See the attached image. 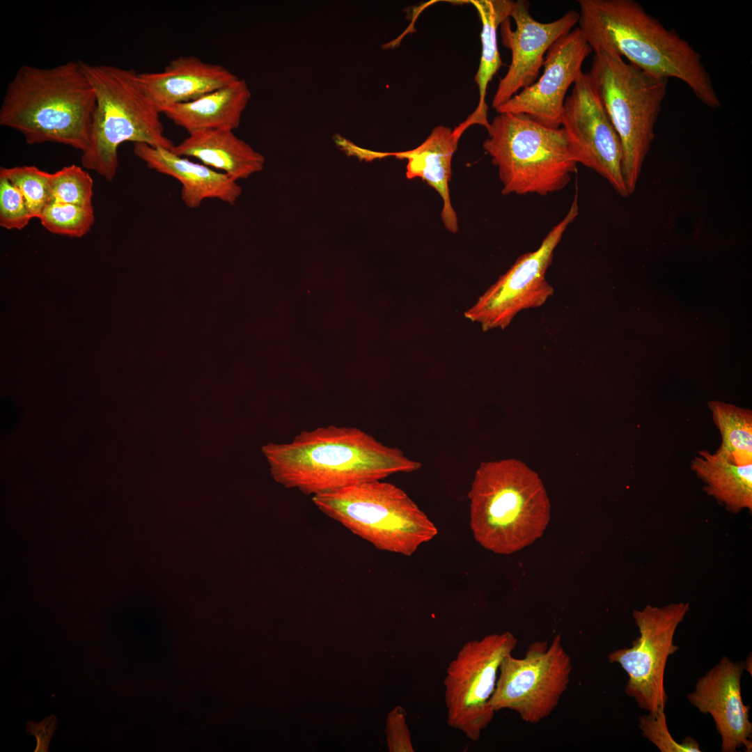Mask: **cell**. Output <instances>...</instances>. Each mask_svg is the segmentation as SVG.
I'll return each mask as SVG.
<instances>
[{
  "instance_id": "obj_1",
  "label": "cell",
  "mask_w": 752,
  "mask_h": 752,
  "mask_svg": "<svg viewBox=\"0 0 752 752\" xmlns=\"http://www.w3.org/2000/svg\"><path fill=\"white\" fill-rule=\"evenodd\" d=\"M261 451L277 483L312 496L421 467L400 449L352 427L304 430L288 443H269Z\"/></svg>"
},
{
  "instance_id": "obj_2",
  "label": "cell",
  "mask_w": 752,
  "mask_h": 752,
  "mask_svg": "<svg viewBox=\"0 0 752 752\" xmlns=\"http://www.w3.org/2000/svg\"><path fill=\"white\" fill-rule=\"evenodd\" d=\"M578 26L593 52L605 50L654 76L683 81L707 107L721 103L702 57L634 0H579Z\"/></svg>"
},
{
  "instance_id": "obj_3",
  "label": "cell",
  "mask_w": 752,
  "mask_h": 752,
  "mask_svg": "<svg viewBox=\"0 0 752 752\" xmlns=\"http://www.w3.org/2000/svg\"><path fill=\"white\" fill-rule=\"evenodd\" d=\"M95 106L80 61L49 68L23 65L6 87L0 125L20 132L29 145L61 143L82 152Z\"/></svg>"
},
{
  "instance_id": "obj_4",
  "label": "cell",
  "mask_w": 752,
  "mask_h": 752,
  "mask_svg": "<svg viewBox=\"0 0 752 752\" xmlns=\"http://www.w3.org/2000/svg\"><path fill=\"white\" fill-rule=\"evenodd\" d=\"M468 496L473 537L494 553L511 554L532 543L549 521L542 482L515 459L480 463Z\"/></svg>"
},
{
  "instance_id": "obj_5",
  "label": "cell",
  "mask_w": 752,
  "mask_h": 752,
  "mask_svg": "<svg viewBox=\"0 0 752 752\" xmlns=\"http://www.w3.org/2000/svg\"><path fill=\"white\" fill-rule=\"evenodd\" d=\"M80 63L96 98L88 144L81 152L84 168L111 182L118 166V148L123 143L173 147L164 134L160 111L143 92L134 70Z\"/></svg>"
},
{
  "instance_id": "obj_6",
  "label": "cell",
  "mask_w": 752,
  "mask_h": 752,
  "mask_svg": "<svg viewBox=\"0 0 752 752\" xmlns=\"http://www.w3.org/2000/svg\"><path fill=\"white\" fill-rule=\"evenodd\" d=\"M483 149L498 168L502 194L547 196L569 183L577 162L564 129L521 113H499Z\"/></svg>"
},
{
  "instance_id": "obj_7",
  "label": "cell",
  "mask_w": 752,
  "mask_h": 752,
  "mask_svg": "<svg viewBox=\"0 0 752 752\" xmlns=\"http://www.w3.org/2000/svg\"><path fill=\"white\" fill-rule=\"evenodd\" d=\"M594 53L588 74L620 139L629 196L655 139L668 79L649 74L614 52Z\"/></svg>"
},
{
  "instance_id": "obj_8",
  "label": "cell",
  "mask_w": 752,
  "mask_h": 752,
  "mask_svg": "<svg viewBox=\"0 0 752 752\" xmlns=\"http://www.w3.org/2000/svg\"><path fill=\"white\" fill-rule=\"evenodd\" d=\"M324 515L377 549L412 555L437 534L428 517L402 489L368 481L312 496Z\"/></svg>"
},
{
  "instance_id": "obj_9",
  "label": "cell",
  "mask_w": 752,
  "mask_h": 752,
  "mask_svg": "<svg viewBox=\"0 0 752 752\" xmlns=\"http://www.w3.org/2000/svg\"><path fill=\"white\" fill-rule=\"evenodd\" d=\"M517 639L510 632L465 643L446 668L444 684L447 723L478 741L493 719L491 705L499 667Z\"/></svg>"
},
{
  "instance_id": "obj_10",
  "label": "cell",
  "mask_w": 752,
  "mask_h": 752,
  "mask_svg": "<svg viewBox=\"0 0 752 752\" xmlns=\"http://www.w3.org/2000/svg\"><path fill=\"white\" fill-rule=\"evenodd\" d=\"M570 656L561 634L552 641L531 643L522 658L512 654L501 661L491 705L496 712L510 710L528 723L548 717L567 688L572 673Z\"/></svg>"
},
{
  "instance_id": "obj_11",
  "label": "cell",
  "mask_w": 752,
  "mask_h": 752,
  "mask_svg": "<svg viewBox=\"0 0 752 752\" xmlns=\"http://www.w3.org/2000/svg\"><path fill=\"white\" fill-rule=\"evenodd\" d=\"M578 213L576 194L565 217L547 233L538 249L519 256L464 312V317L480 323L483 331L503 330L519 312L543 305L554 292L546 280V272L552 263L555 249Z\"/></svg>"
},
{
  "instance_id": "obj_12",
  "label": "cell",
  "mask_w": 752,
  "mask_h": 752,
  "mask_svg": "<svg viewBox=\"0 0 752 752\" xmlns=\"http://www.w3.org/2000/svg\"><path fill=\"white\" fill-rule=\"evenodd\" d=\"M689 610V603H672L661 607L646 605L634 610L633 617L639 636L631 648L616 650L609 661L618 663L627 673V696L649 713L665 709L668 700L664 673L668 658L678 650L673 639L676 629Z\"/></svg>"
},
{
  "instance_id": "obj_13",
  "label": "cell",
  "mask_w": 752,
  "mask_h": 752,
  "mask_svg": "<svg viewBox=\"0 0 752 752\" xmlns=\"http://www.w3.org/2000/svg\"><path fill=\"white\" fill-rule=\"evenodd\" d=\"M561 125L577 164L595 171L621 196H627L621 143L588 72H581L565 97Z\"/></svg>"
},
{
  "instance_id": "obj_14",
  "label": "cell",
  "mask_w": 752,
  "mask_h": 752,
  "mask_svg": "<svg viewBox=\"0 0 752 752\" xmlns=\"http://www.w3.org/2000/svg\"><path fill=\"white\" fill-rule=\"evenodd\" d=\"M592 52L580 29L572 30L546 53L540 77L495 110L524 114L545 126L560 127L566 93Z\"/></svg>"
},
{
  "instance_id": "obj_15",
  "label": "cell",
  "mask_w": 752,
  "mask_h": 752,
  "mask_svg": "<svg viewBox=\"0 0 752 752\" xmlns=\"http://www.w3.org/2000/svg\"><path fill=\"white\" fill-rule=\"evenodd\" d=\"M529 7L526 0L515 1L510 17L515 22V29H512L509 19L501 24L502 42L510 49L512 58L493 97L494 109L537 80L549 49L578 23L579 12L574 10L555 21L540 22L531 16Z\"/></svg>"
},
{
  "instance_id": "obj_16",
  "label": "cell",
  "mask_w": 752,
  "mask_h": 752,
  "mask_svg": "<svg viewBox=\"0 0 752 752\" xmlns=\"http://www.w3.org/2000/svg\"><path fill=\"white\" fill-rule=\"evenodd\" d=\"M746 664L723 657L719 662L700 677L688 700L703 714H710L721 737V751L735 752L744 746L752 749V723L750 706L741 694V678Z\"/></svg>"
},
{
  "instance_id": "obj_17",
  "label": "cell",
  "mask_w": 752,
  "mask_h": 752,
  "mask_svg": "<svg viewBox=\"0 0 752 752\" xmlns=\"http://www.w3.org/2000/svg\"><path fill=\"white\" fill-rule=\"evenodd\" d=\"M238 79L226 67L192 55L172 59L160 72L138 73L141 87L159 111L195 100Z\"/></svg>"
},
{
  "instance_id": "obj_18",
  "label": "cell",
  "mask_w": 752,
  "mask_h": 752,
  "mask_svg": "<svg viewBox=\"0 0 752 752\" xmlns=\"http://www.w3.org/2000/svg\"><path fill=\"white\" fill-rule=\"evenodd\" d=\"M133 150L149 169L180 182L182 201L189 208L200 207L207 198L234 205L242 194L237 181L224 173L178 155L171 149L136 143Z\"/></svg>"
},
{
  "instance_id": "obj_19",
  "label": "cell",
  "mask_w": 752,
  "mask_h": 752,
  "mask_svg": "<svg viewBox=\"0 0 752 752\" xmlns=\"http://www.w3.org/2000/svg\"><path fill=\"white\" fill-rule=\"evenodd\" d=\"M171 150L182 157H193L201 164L224 173L237 181L263 170L265 159L230 129L196 131Z\"/></svg>"
},
{
  "instance_id": "obj_20",
  "label": "cell",
  "mask_w": 752,
  "mask_h": 752,
  "mask_svg": "<svg viewBox=\"0 0 752 752\" xmlns=\"http://www.w3.org/2000/svg\"><path fill=\"white\" fill-rule=\"evenodd\" d=\"M460 136L454 130L439 125L418 147L407 151L386 154L407 159V178H420L438 192L443 201L441 213L442 221L444 226L453 233L457 231L458 224L457 214L451 201L448 183L452 174L453 155Z\"/></svg>"
},
{
  "instance_id": "obj_21",
  "label": "cell",
  "mask_w": 752,
  "mask_h": 752,
  "mask_svg": "<svg viewBox=\"0 0 752 752\" xmlns=\"http://www.w3.org/2000/svg\"><path fill=\"white\" fill-rule=\"evenodd\" d=\"M251 95L246 81L239 78L195 100L169 105L159 111L188 134L209 129L234 130L240 125Z\"/></svg>"
},
{
  "instance_id": "obj_22",
  "label": "cell",
  "mask_w": 752,
  "mask_h": 752,
  "mask_svg": "<svg viewBox=\"0 0 752 752\" xmlns=\"http://www.w3.org/2000/svg\"><path fill=\"white\" fill-rule=\"evenodd\" d=\"M691 469L703 481L704 491L732 513L752 510V463L738 465L715 453L699 451Z\"/></svg>"
},
{
  "instance_id": "obj_23",
  "label": "cell",
  "mask_w": 752,
  "mask_h": 752,
  "mask_svg": "<svg viewBox=\"0 0 752 752\" xmlns=\"http://www.w3.org/2000/svg\"><path fill=\"white\" fill-rule=\"evenodd\" d=\"M476 9L482 23L480 34L482 52L474 81L479 90V101L476 109L460 126L463 131L473 125H480L489 130L488 107L485 97L488 84L503 65L497 45V29L505 20L510 19L515 1L471 0L469 1Z\"/></svg>"
},
{
  "instance_id": "obj_24",
  "label": "cell",
  "mask_w": 752,
  "mask_h": 752,
  "mask_svg": "<svg viewBox=\"0 0 752 752\" xmlns=\"http://www.w3.org/2000/svg\"><path fill=\"white\" fill-rule=\"evenodd\" d=\"M721 444L714 453L738 465L752 463V412L723 401L708 402Z\"/></svg>"
},
{
  "instance_id": "obj_25",
  "label": "cell",
  "mask_w": 752,
  "mask_h": 752,
  "mask_svg": "<svg viewBox=\"0 0 752 752\" xmlns=\"http://www.w3.org/2000/svg\"><path fill=\"white\" fill-rule=\"evenodd\" d=\"M39 219L50 233L80 237L92 227L94 220L93 205H80L49 203L42 210Z\"/></svg>"
},
{
  "instance_id": "obj_26",
  "label": "cell",
  "mask_w": 752,
  "mask_h": 752,
  "mask_svg": "<svg viewBox=\"0 0 752 752\" xmlns=\"http://www.w3.org/2000/svg\"><path fill=\"white\" fill-rule=\"evenodd\" d=\"M49 174L34 166L0 168V177L9 180L20 191L33 218L39 219L50 202Z\"/></svg>"
},
{
  "instance_id": "obj_27",
  "label": "cell",
  "mask_w": 752,
  "mask_h": 752,
  "mask_svg": "<svg viewBox=\"0 0 752 752\" xmlns=\"http://www.w3.org/2000/svg\"><path fill=\"white\" fill-rule=\"evenodd\" d=\"M49 187V203L92 205L93 180L79 166L72 164L50 173Z\"/></svg>"
},
{
  "instance_id": "obj_28",
  "label": "cell",
  "mask_w": 752,
  "mask_h": 752,
  "mask_svg": "<svg viewBox=\"0 0 752 752\" xmlns=\"http://www.w3.org/2000/svg\"><path fill=\"white\" fill-rule=\"evenodd\" d=\"M639 728L643 736L655 745L661 752H700V744L691 737H685L681 743L675 741L670 733L664 709L655 713L639 717Z\"/></svg>"
},
{
  "instance_id": "obj_29",
  "label": "cell",
  "mask_w": 752,
  "mask_h": 752,
  "mask_svg": "<svg viewBox=\"0 0 752 752\" xmlns=\"http://www.w3.org/2000/svg\"><path fill=\"white\" fill-rule=\"evenodd\" d=\"M31 219L20 191L9 180L0 177V226L9 230H21Z\"/></svg>"
},
{
  "instance_id": "obj_30",
  "label": "cell",
  "mask_w": 752,
  "mask_h": 752,
  "mask_svg": "<svg viewBox=\"0 0 752 752\" xmlns=\"http://www.w3.org/2000/svg\"><path fill=\"white\" fill-rule=\"evenodd\" d=\"M405 715L401 706H397L389 714L386 732L390 751H414Z\"/></svg>"
},
{
  "instance_id": "obj_31",
  "label": "cell",
  "mask_w": 752,
  "mask_h": 752,
  "mask_svg": "<svg viewBox=\"0 0 752 752\" xmlns=\"http://www.w3.org/2000/svg\"><path fill=\"white\" fill-rule=\"evenodd\" d=\"M57 719L55 715H50L38 723L29 720L26 730L29 735L34 736L37 740L35 752H48L49 744L54 732L57 728Z\"/></svg>"
}]
</instances>
